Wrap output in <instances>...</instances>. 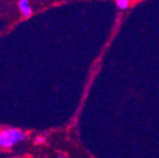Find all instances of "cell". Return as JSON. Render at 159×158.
Listing matches in <instances>:
<instances>
[{
    "label": "cell",
    "mask_w": 159,
    "mask_h": 158,
    "mask_svg": "<svg viewBox=\"0 0 159 158\" xmlns=\"http://www.w3.org/2000/svg\"><path fill=\"white\" fill-rule=\"evenodd\" d=\"M28 141V135L18 128H6L0 132V147L11 148L16 144Z\"/></svg>",
    "instance_id": "1"
},
{
    "label": "cell",
    "mask_w": 159,
    "mask_h": 158,
    "mask_svg": "<svg viewBox=\"0 0 159 158\" xmlns=\"http://www.w3.org/2000/svg\"><path fill=\"white\" fill-rule=\"evenodd\" d=\"M18 7H19V10L21 11L25 18H29L32 13V8L30 7L28 0H20L18 2Z\"/></svg>",
    "instance_id": "2"
},
{
    "label": "cell",
    "mask_w": 159,
    "mask_h": 158,
    "mask_svg": "<svg viewBox=\"0 0 159 158\" xmlns=\"http://www.w3.org/2000/svg\"><path fill=\"white\" fill-rule=\"evenodd\" d=\"M129 1L128 0H117L116 1V6L118 7V9L120 10H125L129 7Z\"/></svg>",
    "instance_id": "3"
},
{
    "label": "cell",
    "mask_w": 159,
    "mask_h": 158,
    "mask_svg": "<svg viewBox=\"0 0 159 158\" xmlns=\"http://www.w3.org/2000/svg\"><path fill=\"white\" fill-rule=\"evenodd\" d=\"M44 142V137H42V136H40V137H38L37 139H35V143L37 144H41Z\"/></svg>",
    "instance_id": "4"
}]
</instances>
